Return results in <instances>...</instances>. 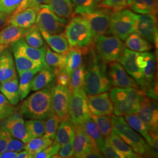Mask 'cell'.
Segmentation results:
<instances>
[{"mask_svg": "<svg viewBox=\"0 0 158 158\" xmlns=\"http://www.w3.org/2000/svg\"><path fill=\"white\" fill-rule=\"evenodd\" d=\"M53 140L44 136L31 139L25 143V149L32 155V157L37 153L40 152L50 146Z\"/></svg>", "mask_w": 158, "mask_h": 158, "instance_id": "38", "label": "cell"}, {"mask_svg": "<svg viewBox=\"0 0 158 158\" xmlns=\"http://www.w3.org/2000/svg\"><path fill=\"white\" fill-rule=\"evenodd\" d=\"M59 158H71L74 155L73 139L61 145L58 152Z\"/></svg>", "mask_w": 158, "mask_h": 158, "instance_id": "53", "label": "cell"}, {"mask_svg": "<svg viewBox=\"0 0 158 158\" xmlns=\"http://www.w3.org/2000/svg\"><path fill=\"white\" fill-rule=\"evenodd\" d=\"M108 140L110 143L113 145V147L119 153L123 155L124 158H136L141 157L139 155L136 153L131 147L127 143H126L114 130L112 131Z\"/></svg>", "mask_w": 158, "mask_h": 158, "instance_id": "35", "label": "cell"}, {"mask_svg": "<svg viewBox=\"0 0 158 158\" xmlns=\"http://www.w3.org/2000/svg\"><path fill=\"white\" fill-rule=\"evenodd\" d=\"M138 63L141 69L146 85L155 80L156 73V59L155 55L148 52H139Z\"/></svg>", "mask_w": 158, "mask_h": 158, "instance_id": "23", "label": "cell"}, {"mask_svg": "<svg viewBox=\"0 0 158 158\" xmlns=\"http://www.w3.org/2000/svg\"><path fill=\"white\" fill-rule=\"evenodd\" d=\"M73 4L74 13H81L93 10L98 6L100 0H72Z\"/></svg>", "mask_w": 158, "mask_h": 158, "instance_id": "44", "label": "cell"}, {"mask_svg": "<svg viewBox=\"0 0 158 158\" xmlns=\"http://www.w3.org/2000/svg\"><path fill=\"white\" fill-rule=\"evenodd\" d=\"M11 136L0 124V152L5 151L6 146Z\"/></svg>", "mask_w": 158, "mask_h": 158, "instance_id": "54", "label": "cell"}, {"mask_svg": "<svg viewBox=\"0 0 158 158\" xmlns=\"http://www.w3.org/2000/svg\"><path fill=\"white\" fill-rule=\"evenodd\" d=\"M79 125H80L85 133L95 143L98 148L100 149L106 139L100 132L94 121L90 117L89 118L84 121L81 124Z\"/></svg>", "mask_w": 158, "mask_h": 158, "instance_id": "34", "label": "cell"}, {"mask_svg": "<svg viewBox=\"0 0 158 158\" xmlns=\"http://www.w3.org/2000/svg\"><path fill=\"white\" fill-rule=\"evenodd\" d=\"M135 32L149 42L158 44V23L156 15L136 14Z\"/></svg>", "mask_w": 158, "mask_h": 158, "instance_id": "14", "label": "cell"}, {"mask_svg": "<svg viewBox=\"0 0 158 158\" xmlns=\"http://www.w3.org/2000/svg\"><path fill=\"white\" fill-rule=\"evenodd\" d=\"M90 111L88 106L87 94L84 89L72 92L69 108V118L74 125L81 124L89 118Z\"/></svg>", "mask_w": 158, "mask_h": 158, "instance_id": "10", "label": "cell"}, {"mask_svg": "<svg viewBox=\"0 0 158 158\" xmlns=\"http://www.w3.org/2000/svg\"><path fill=\"white\" fill-rule=\"evenodd\" d=\"M40 71L38 69H33L23 71L18 73L19 76L18 85L20 100H24L28 95L31 90V85L34 76Z\"/></svg>", "mask_w": 158, "mask_h": 158, "instance_id": "32", "label": "cell"}, {"mask_svg": "<svg viewBox=\"0 0 158 158\" xmlns=\"http://www.w3.org/2000/svg\"><path fill=\"white\" fill-rule=\"evenodd\" d=\"M113 12L111 10L96 8L80 14L90 27L94 39L101 35H111L110 31V18Z\"/></svg>", "mask_w": 158, "mask_h": 158, "instance_id": "9", "label": "cell"}, {"mask_svg": "<svg viewBox=\"0 0 158 158\" xmlns=\"http://www.w3.org/2000/svg\"><path fill=\"white\" fill-rule=\"evenodd\" d=\"M55 73L56 77L57 85L68 87L70 81V75L62 68L55 69Z\"/></svg>", "mask_w": 158, "mask_h": 158, "instance_id": "52", "label": "cell"}, {"mask_svg": "<svg viewBox=\"0 0 158 158\" xmlns=\"http://www.w3.org/2000/svg\"><path fill=\"white\" fill-rule=\"evenodd\" d=\"M24 38L26 43L32 48H40L45 45L40 29L36 25L35 28L27 34Z\"/></svg>", "mask_w": 158, "mask_h": 158, "instance_id": "43", "label": "cell"}, {"mask_svg": "<svg viewBox=\"0 0 158 158\" xmlns=\"http://www.w3.org/2000/svg\"><path fill=\"white\" fill-rule=\"evenodd\" d=\"M17 77L15 64L9 46L0 54V82Z\"/></svg>", "mask_w": 158, "mask_h": 158, "instance_id": "20", "label": "cell"}, {"mask_svg": "<svg viewBox=\"0 0 158 158\" xmlns=\"http://www.w3.org/2000/svg\"><path fill=\"white\" fill-rule=\"evenodd\" d=\"M26 129L29 139L42 137L45 131V120L31 119L25 122Z\"/></svg>", "mask_w": 158, "mask_h": 158, "instance_id": "40", "label": "cell"}, {"mask_svg": "<svg viewBox=\"0 0 158 158\" xmlns=\"http://www.w3.org/2000/svg\"><path fill=\"white\" fill-rule=\"evenodd\" d=\"M83 51L81 49L70 48L65 53L63 68L70 76L76 69L83 64Z\"/></svg>", "mask_w": 158, "mask_h": 158, "instance_id": "27", "label": "cell"}, {"mask_svg": "<svg viewBox=\"0 0 158 158\" xmlns=\"http://www.w3.org/2000/svg\"><path fill=\"white\" fill-rule=\"evenodd\" d=\"M42 38L51 49L59 53H64L69 49L68 40L64 33L51 34L44 30H40Z\"/></svg>", "mask_w": 158, "mask_h": 158, "instance_id": "24", "label": "cell"}, {"mask_svg": "<svg viewBox=\"0 0 158 158\" xmlns=\"http://www.w3.org/2000/svg\"><path fill=\"white\" fill-rule=\"evenodd\" d=\"M139 53L125 48L118 60L127 73L135 80L142 90L146 85V82L142 70L138 63Z\"/></svg>", "mask_w": 158, "mask_h": 158, "instance_id": "11", "label": "cell"}, {"mask_svg": "<svg viewBox=\"0 0 158 158\" xmlns=\"http://www.w3.org/2000/svg\"><path fill=\"white\" fill-rule=\"evenodd\" d=\"M23 0H0V14L10 17L16 11Z\"/></svg>", "mask_w": 158, "mask_h": 158, "instance_id": "45", "label": "cell"}, {"mask_svg": "<svg viewBox=\"0 0 158 158\" xmlns=\"http://www.w3.org/2000/svg\"><path fill=\"white\" fill-rule=\"evenodd\" d=\"M93 43L97 55L106 63L118 60L125 48L122 40L114 35L97 36Z\"/></svg>", "mask_w": 158, "mask_h": 158, "instance_id": "7", "label": "cell"}, {"mask_svg": "<svg viewBox=\"0 0 158 158\" xmlns=\"http://www.w3.org/2000/svg\"><path fill=\"white\" fill-rule=\"evenodd\" d=\"M16 111L14 106L8 102L4 95L0 93V121L6 118Z\"/></svg>", "mask_w": 158, "mask_h": 158, "instance_id": "46", "label": "cell"}, {"mask_svg": "<svg viewBox=\"0 0 158 158\" xmlns=\"http://www.w3.org/2000/svg\"><path fill=\"white\" fill-rule=\"evenodd\" d=\"M70 48L84 49L93 45L94 37L89 24L81 16L73 17L64 30Z\"/></svg>", "mask_w": 158, "mask_h": 158, "instance_id": "4", "label": "cell"}, {"mask_svg": "<svg viewBox=\"0 0 158 158\" xmlns=\"http://www.w3.org/2000/svg\"><path fill=\"white\" fill-rule=\"evenodd\" d=\"M53 85L36 91L26 98L19 107V113L26 118L45 120L54 113L52 104Z\"/></svg>", "mask_w": 158, "mask_h": 158, "instance_id": "1", "label": "cell"}, {"mask_svg": "<svg viewBox=\"0 0 158 158\" xmlns=\"http://www.w3.org/2000/svg\"><path fill=\"white\" fill-rule=\"evenodd\" d=\"M107 74L111 85L115 87L139 89L135 80L130 77L123 66L117 61L110 63Z\"/></svg>", "mask_w": 158, "mask_h": 158, "instance_id": "15", "label": "cell"}, {"mask_svg": "<svg viewBox=\"0 0 158 158\" xmlns=\"http://www.w3.org/2000/svg\"><path fill=\"white\" fill-rule=\"evenodd\" d=\"M136 14L127 9L112 12L110 18L111 34L122 40H125L135 32Z\"/></svg>", "mask_w": 158, "mask_h": 158, "instance_id": "6", "label": "cell"}, {"mask_svg": "<svg viewBox=\"0 0 158 158\" xmlns=\"http://www.w3.org/2000/svg\"><path fill=\"white\" fill-rule=\"evenodd\" d=\"M35 25L28 28L17 27L11 24L0 31V45H9L19 40L23 39L35 28Z\"/></svg>", "mask_w": 158, "mask_h": 158, "instance_id": "22", "label": "cell"}, {"mask_svg": "<svg viewBox=\"0 0 158 158\" xmlns=\"http://www.w3.org/2000/svg\"><path fill=\"white\" fill-rule=\"evenodd\" d=\"M137 114L150 131L158 134V104L156 100L150 98L147 96H143Z\"/></svg>", "mask_w": 158, "mask_h": 158, "instance_id": "13", "label": "cell"}, {"mask_svg": "<svg viewBox=\"0 0 158 158\" xmlns=\"http://www.w3.org/2000/svg\"><path fill=\"white\" fill-rule=\"evenodd\" d=\"M11 44L15 46L26 56L37 64L44 68H51L48 66L45 62L46 46H43L40 48H32L29 46L23 39L19 40Z\"/></svg>", "mask_w": 158, "mask_h": 158, "instance_id": "19", "label": "cell"}, {"mask_svg": "<svg viewBox=\"0 0 158 158\" xmlns=\"http://www.w3.org/2000/svg\"><path fill=\"white\" fill-rule=\"evenodd\" d=\"M60 121V119L55 114L46 119L45 121V131L43 136L54 140Z\"/></svg>", "mask_w": 158, "mask_h": 158, "instance_id": "42", "label": "cell"}, {"mask_svg": "<svg viewBox=\"0 0 158 158\" xmlns=\"http://www.w3.org/2000/svg\"><path fill=\"white\" fill-rule=\"evenodd\" d=\"M113 130L139 156H149L150 151L147 142L127 124L123 116H112Z\"/></svg>", "mask_w": 158, "mask_h": 158, "instance_id": "5", "label": "cell"}, {"mask_svg": "<svg viewBox=\"0 0 158 158\" xmlns=\"http://www.w3.org/2000/svg\"><path fill=\"white\" fill-rule=\"evenodd\" d=\"M72 91L68 87L56 85L52 92V104L55 114L62 121L69 118V108L72 97Z\"/></svg>", "mask_w": 158, "mask_h": 158, "instance_id": "12", "label": "cell"}, {"mask_svg": "<svg viewBox=\"0 0 158 158\" xmlns=\"http://www.w3.org/2000/svg\"><path fill=\"white\" fill-rule=\"evenodd\" d=\"M55 77V69L52 68L43 69L34 76L31 85V90H40L49 86Z\"/></svg>", "mask_w": 158, "mask_h": 158, "instance_id": "29", "label": "cell"}, {"mask_svg": "<svg viewBox=\"0 0 158 158\" xmlns=\"http://www.w3.org/2000/svg\"><path fill=\"white\" fill-rule=\"evenodd\" d=\"M124 119L127 124L133 130L139 132L145 139L147 143L150 142L154 132L150 131L137 113L125 114L124 115Z\"/></svg>", "mask_w": 158, "mask_h": 158, "instance_id": "26", "label": "cell"}, {"mask_svg": "<svg viewBox=\"0 0 158 158\" xmlns=\"http://www.w3.org/2000/svg\"><path fill=\"white\" fill-rule=\"evenodd\" d=\"M68 21L67 18L57 16L46 4L38 7L35 25L40 30L51 34H61Z\"/></svg>", "mask_w": 158, "mask_h": 158, "instance_id": "8", "label": "cell"}, {"mask_svg": "<svg viewBox=\"0 0 158 158\" xmlns=\"http://www.w3.org/2000/svg\"><path fill=\"white\" fill-rule=\"evenodd\" d=\"M18 152L11 151H3L0 152V158H16Z\"/></svg>", "mask_w": 158, "mask_h": 158, "instance_id": "56", "label": "cell"}, {"mask_svg": "<svg viewBox=\"0 0 158 158\" xmlns=\"http://www.w3.org/2000/svg\"><path fill=\"white\" fill-rule=\"evenodd\" d=\"M125 45L130 50L138 52H144L150 51L152 49V45L150 43L142 37L137 32L131 34L125 40Z\"/></svg>", "mask_w": 158, "mask_h": 158, "instance_id": "36", "label": "cell"}, {"mask_svg": "<svg viewBox=\"0 0 158 158\" xmlns=\"http://www.w3.org/2000/svg\"><path fill=\"white\" fill-rule=\"evenodd\" d=\"M8 18L9 17H7L6 15L0 14V28L6 24V22H7Z\"/></svg>", "mask_w": 158, "mask_h": 158, "instance_id": "58", "label": "cell"}, {"mask_svg": "<svg viewBox=\"0 0 158 158\" xmlns=\"http://www.w3.org/2000/svg\"><path fill=\"white\" fill-rule=\"evenodd\" d=\"M0 89H1V82H0Z\"/></svg>", "mask_w": 158, "mask_h": 158, "instance_id": "60", "label": "cell"}, {"mask_svg": "<svg viewBox=\"0 0 158 158\" xmlns=\"http://www.w3.org/2000/svg\"><path fill=\"white\" fill-rule=\"evenodd\" d=\"M37 8H28L8 18L6 25L11 24L17 27L28 28L32 27L36 21Z\"/></svg>", "mask_w": 158, "mask_h": 158, "instance_id": "21", "label": "cell"}, {"mask_svg": "<svg viewBox=\"0 0 158 158\" xmlns=\"http://www.w3.org/2000/svg\"><path fill=\"white\" fill-rule=\"evenodd\" d=\"M92 55L85 69L84 89L87 95H95L110 90L111 84L108 78L106 63L97 53L91 51Z\"/></svg>", "mask_w": 158, "mask_h": 158, "instance_id": "2", "label": "cell"}, {"mask_svg": "<svg viewBox=\"0 0 158 158\" xmlns=\"http://www.w3.org/2000/svg\"><path fill=\"white\" fill-rule=\"evenodd\" d=\"M109 94L113 102V113L117 116L138 113L141 100L146 96L141 89L134 87H114Z\"/></svg>", "mask_w": 158, "mask_h": 158, "instance_id": "3", "label": "cell"}, {"mask_svg": "<svg viewBox=\"0 0 158 158\" xmlns=\"http://www.w3.org/2000/svg\"><path fill=\"white\" fill-rule=\"evenodd\" d=\"M18 79L17 77L1 83V93L11 104L15 106L20 100Z\"/></svg>", "mask_w": 158, "mask_h": 158, "instance_id": "28", "label": "cell"}, {"mask_svg": "<svg viewBox=\"0 0 158 158\" xmlns=\"http://www.w3.org/2000/svg\"><path fill=\"white\" fill-rule=\"evenodd\" d=\"M91 118L96 123L100 132L105 139H109L113 130L112 114L96 116L90 114Z\"/></svg>", "mask_w": 158, "mask_h": 158, "instance_id": "37", "label": "cell"}, {"mask_svg": "<svg viewBox=\"0 0 158 158\" xmlns=\"http://www.w3.org/2000/svg\"><path fill=\"white\" fill-rule=\"evenodd\" d=\"M25 143L21 140L11 137L8 142L6 146V151H11V152H19L25 149Z\"/></svg>", "mask_w": 158, "mask_h": 158, "instance_id": "51", "label": "cell"}, {"mask_svg": "<svg viewBox=\"0 0 158 158\" xmlns=\"http://www.w3.org/2000/svg\"><path fill=\"white\" fill-rule=\"evenodd\" d=\"M11 45L15 59V67L17 68V72H18V73L23 71L28 70L38 69L41 70L43 69H45L29 59L28 57L26 56L19 51L15 46L13 44H11Z\"/></svg>", "mask_w": 158, "mask_h": 158, "instance_id": "30", "label": "cell"}, {"mask_svg": "<svg viewBox=\"0 0 158 158\" xmlns=\"http://www.w3.org/2000/svg\"><path fill=\"white\" fill-rule=\"evenodd\" d=\"M127 6L140 14L156 15L158 12V0H127Z\"/></svg>", "mask_w": 158, "mask_h": 158, "instance_id": "25", "label": "cell"}, {"mask_svg": "<svg viewBox=\"0 0 158 158\" xmlns=\"http://www.w3.org/2000/svg\"><path fill=\"white\" fill-rule=\"evenodd\" d=\"M32 155L26 151L25 149H24V151L23 150L21 152H18L17 155V158H32Z\"/></svg>", "mask_w": 158, "mask_h": 158, "instance_id": "57", "label": "cell"}, {"mask_svg": "<svg viewBox=\"0 0 158 158\" xmlns=\"http://www.w3.org/2000/svg\"><path fill=\"white\" fill-rule=\"evenodd\" d=\"M65 59V53H59L54 52L46 46L45 53V62L48 66L58 69L63 68Z\"/></svg>", "mask_w": 158, "mask_h": 158, "instance_id": "41", "label": "cell"}, {"mask_svg": "<svg viewBox=\"0 0 158 158\" xmlns=\"http://www.w3.org/2000/svg\"><path fill=\"white\" fill-rule=\"evenodd\" d=\"M100 151L105 158H124V156L119 153L110 143L108 139H106L105 141L100 148Z\"/></svg>", "mask_w": 158, "mask_h": 158, "instance_id": "49", "label": "cell"}, {"mask_svg": "<svg viewBox=\"0 0 158 158\" xmlns=\"http://www.w3.org/2000/svg\"><path fill=\"white\" fill-rule=\"evenodd\" d=\"M87 102L90 113L92 115L99 116L113 114V102L107 91L95 95H88Z\"/></svg>", "mask_w": 158, "mask_h": 158, "instance_id": "17", "label": "cell"}, {"mask_svg": "<svg viewBox=\"0 0 158 158\" xmlns=\"http://www.w3.org/2000/svg\"><path fill=\"white\" fill-rule=\"evenodd\" d=\"M48 0H23L13 14L22 11L28 8H37L42 4H47Z\"/></svg>", "mask_w": 158, "mask_h": 158, "instance_id": "50", "label": "cell"}, {"mask_svg": "<svg viewBox=\"0 0 158 158\" xmlns=\"http://www.w3.org/2000/svg\"><path fill=\"white\" fill-rule=\"evenodd\" d=\"M0 124L12 137L17 138L25 143L30 140L26 129L25 122L19 112L16 111L6 118L2 120Z\"/></svg>", "mask_w": 158, "mask_h": 158, "instance_id": "16", "label": "cell"}, {"mask_svg": "<svg viewBox=\"0 0 158 158\" xmlns=\"http://www.w3.org/2000/svg\"><path fill=\"white\" fill-rule=\"evenodd\" d=\"M127 0H100L97 7L115 11L124 9L127 6Z\"/></svg>", "mask_w": 158, "mask_h": 158, "instance_id": "47", "label": "cell"}, {"mask_svg": "<svg viewBox=\"0 0 158 158\" xmlns=\"http://www.w3.org/2000/svg\"><path fill=\"white\" fill-rule=\"evenodd\" d=\"M61 145L54 140L50 146L47 147L45 149L40 152L37 153L33 156L35 158H54L56 156L59 151Z\"/></svg>", "mask_w": 158, "mask_h": 158, "instance_id": "48", "label": "cell"}, {"mask_svg": "<svg viewBox=\"0 0 158 158\" xmlns=\"http://www.w3.org/2000/svg\"><path fill=\"white\" fill-rule=\"evenodd\" d=\"M47 4L59 17L69 19L73 16L74 6L72 0H48Z\"/></svg>", "mask_w": 158, "mask_h": 158, "instance_id": "31", "label": "cell"}, {"mask_svg": "<svg viewBox=\"0 0 158 158\" xmlns=\"http://www.w3.org/2000/svg\"><path fill=\"white\" fill-rule=\"evenodd\" d=\"M102 156L100 149L97 147L91 149L89 152L85 153L82 158H102Z\"/></svg>", "mask_w": 158, "mask_h": 158, "instance_id": "55", "label": "cell"}, {"mask_svg": "<svg viewBox=\"0 0 158 158\" xmlns=\"http://www.w3.org/2000/svg\"><path fill=\"white\" fill-rule=\"evenodd\" d=\"M74 136V127L73 124L69 118L65 119L60 121L54 140L62 145L73 139Z\"/></svg>", "mask_w": 158, "mask_h": 158, "instance_id": "33", "label": "cell"}, {"mask_svg": "<svg viewBox=\"0 0 158 158\" xmlns=\"http://www.w3.org/2000/svg\"><path fill=\"white\" fill-rule=\"evenodd\" d=\"M74 127L73 157L82 158L85 153L97 147L80 125H74Z\"/></svg>", "mask_w": 158, "mask_h": 158, "instance_id": "18", "label": "cell"}, {"mask_svg": "<svg viewBox=\"0 0 158 158\" xmlns=\"http://www.w3.org/2000/svg\"><path fill=\"white\" fill-rule=\"evenodd\" d=\"M8 46V45H0V51H2L3 49H4L6 47Z\"/></svg>", "mask_w": 158, "mask_h": 158, "instance_id": "59", "label": "cell"}, {"mask_svg": "<svg viewBox=\"0 0 158 158\" xmlns=\"http://www.w3.org/2000/svg\"><path fill=\"white\" fill-rule=\"evenodd\" d=\"M85 77V67L81 64L76 69L70 76V81L68 88L72 92L84 89Z\"/></svg>", "mask_w": 158, "mask_h": 158, "instance_id": "39", "label": "cell"}, {"mask_svg": "<svg viewBox=\"0 0 158 158\" xmlns=\"http://www.w3.org/2000/svg\"><path fill=\"white\" fill-rule=\"evenodd\" d=\"M1 51H0V54H1Z\"/></svg>", "mask_w": 158, "mask_h": 158, "instance_id": "61", "label": "cell"}]
</instances>
